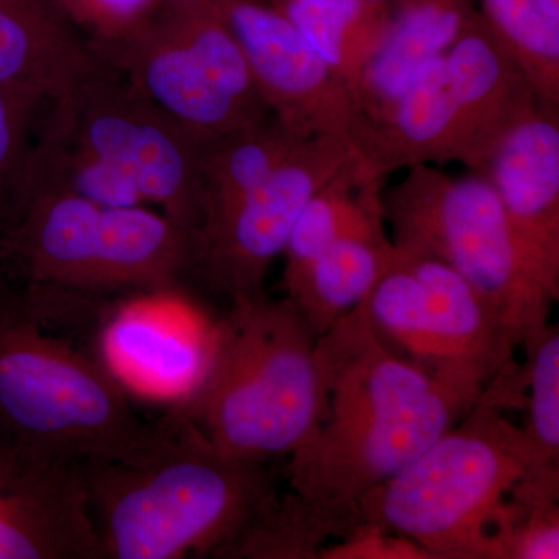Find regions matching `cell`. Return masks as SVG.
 I'll return each mask as SVG.
<instances>
[{
    "instance_id": "1",
    "label": "cell",
    "mask_w": 559,
    "mask_h": 559,
    "mask_svg": "<svg viewBox=\"0 0 559 559\" xmlns=\"http://www.w3.org/2000/svg\"><path fill=\"white\" fill-rule=\"evenodd\" d=\"M326 409L289 454V495L318 544L358 524L360 502L436 443L473 403L390 349L364 304L316 340ZM319 555V554H318Z\"/></svg>"
},
{
    "instance_id": "2",
    "label": "cell",
    "mask_w": 559,
    "mask_h": 559,
    "mask_svg": "<svg viewBox=\"0 0 559 559\" xmlns=\"http://www.w3.org/2000/svg\"><path fill=\"white\" fill-rule=\"evenodd\" d=\"M110 300L0 280V426L70 462L139 465L171 436L170 412L146 421L102 358Z\"/></svg>"
},
{
    "instance_id": "3",
    "label": "cell",
    "mask_w": 559,
    "mask_h": 559,
    "mask_svg": "<svg viewBox=\"0 0 559 559\" xmlns=\"http://www.w3.org/2000/svg\"><path fill=\"white\" fill-rule=\"evenodd\" d=\"M139 465L83 463L102 559L238 558L278 513L264 468L216 451L187 419Z\"/></svg>"
},
{
    "instance_id": "4",
    "label": "cell",
    "mask_w": 559,
    "mask_h": 559,
    "mask_svg": "<svg viewBox=\"0 0 559 559\" xmlns=\"http://www.w3.org/2000/svg\"><path fill=\"white\" fill-rule=\"evenodd\" d=\"M204 140L103 66L47 103L25 189L117 207L154 204L193 234L202 218Z\"/></svg>"
},
{
    "instance_id": "5",
    "label": "cell",
    "mask_w": 559,
    "mask_h": 559,
    "mask_svg": "<svg viewBox=\"0 0 559 559\" xmlns=\"http://www.w3.org/2000/svg\"><path fill=\"white\" fill-rule=\"evenodd\" d=\"M524 403L522 370L496 378L457 425L362 499L358 524L406 536L433 559H495L514 488L559 466L544 462L525 429L506 417Z\"/></svg>"
},
{
    "instance_id": "6",
    "label": "cell",
    "mask_w": 559,
    "mask_h": 559,
    "mask_svg": "<svg viewBox=\"0 0 559 559\" xmlns=\"http://www.w3.org/2000/svg\"><path fill=\"white\" fill-rule=\"evenodd\" d=\"M316 340L286 297L230 301L213 319L200 382L171 411L227 457L266 463L293 454L325 415Z\"/></svg>"
},
{
    "instance_id": "7",
    "label": "cell",
    "mask_w": 559,
    "mask_h": 559,
    "mask_svg": "<svg viewBox=\"0 0 559 559\" xmlns=\"http://www.w3.org/2000/svg\"><path fill=\"white\" fill-rule=\"evenodd\" d=\"M538 108L520 62L477 10L450 49L382 116L356 120L348 142L381 178L441 162L476 173Z\"/></svg>"
},
{
    "instance_id": "8",
    "label": "cell",
    "mask_w": 559,
    "mask_h": 559,
    "mask_svg": "<svg viewBox=\"0 0 559 559\" xmlns=\"http://www.w3.org/2000/svg\"><path fill=\"white\" fill-rule=\"evenodd\" d=\"M190 231L160 212L28 187L0 230V266L14 282L98 299L189 290Z\"/></svg>"
},
{
    "instance_id": "9",
    "label": "cell",
    "mask_w": 559,
    "mask_h": 559,
    "mask_svg": "<svg viewBox=\"0 0 559 559\" xmlns=\"http://www.w3.org/2000/svg\"><path fill=\"white\" fill-rule=\"evenodd\" d=\"M395 248L448 264L480 297L514 348L549 325L555 286L514 234L498 193L484 176L451 178L415 165L382 194Z\"/></svg>"
},
{
    "instance_id": "10",
    "label": "cell",
    "mask_w": 559,
    "mask_h": 559,
    "mask_svg": "<svg viewBox=\"0 0 559 559\" xmlns=\"http://www.w3.org/2000/svg\"><path fill=\"white\" fill-rule=\"evenodd\" d=\"M92 51L198 138L245 130L272 116L212 0H160L128 38Z\"/></svg>"
},
{
    "instance_id": "11",
    "label": "cell",
    "mask_w": 559,
    "mask_h": 559,
    "mask_svg": "<svg viewBox=\"0 0 559 559\" xmlns=\"http://www.w3.org/2000/svg\"><path fill=\"white\" fill-rule=\"evenodd\" d=\"M395 249L364 300L371 325L390 349L476 403L496 378L516 369V348L462 275Z\"/></svg>"
},
{
    "instance_id": "12",
    "label": "cell",
    "mask_w": 559,
    "mask_h": 559,
    "mask_svg": "<svg viewBox=\"0 0 559 559\" xmlns=\"http://www.w3.org/2000/svg\"><path fill=\"white\" fill-rule=\"evenodd\" d=\"M352 153L347 139H308L259 187L205 213L190 235L186 289L193 286L229 304L266 293L267 271L301 210Z\"/></svg>"
},
{
    "instance_id": "13",
    "label": "cell",
    "mask_w": 559,
    "mask_h": 559,
    "mask_svg": "<svg viewBox=\"0 0 559 559\" xmlns=\"http://www.w3.org/2000/svg\"><path fill=\"white\" fill-rule=\"evenodd\" d=\"M234 33L272 116L301 139H347L355 94L266 0H212Z\"/></svg>"
},
{
    "instance_id": "14",
    "label": "cell",
    "mask_w": 559,
    "mask_h": 559,
    "mask_svg": "<svg viewBox=\"0 0 559 559\" xmlns=\"http://www.w3.org/2000/svg\"><path fill=\"white\" fill-rule=\"evenodd\" d=\"M0 559H102L83 463L0 426Z\"/></svg>"
},
{
    "instance_id": "15",
    "label": "cell",
    "mask_w": 559,
    "mask_h": 559,
    "mask_svg": "<svg viewBox=\"0 0 559 559\" xmlns=\"http://www.w3.org/2000/svg\"><path fill=\"white\" fill-rule=\"evenodd\" d=\"M193 311L186 290L110 301L98 334L102 358L128 390L179 403L209 359L213 320L191 318Z\"/></svg>"
},
{
    "instance_id": "16",
    "label": "cell",
    "mask_w": 559,
    "mask_h": 559,
    "mask_svg": "<svg viewBox=\"0 0 559 559\" xmlns=\"http://www.w3.org/2000/svg\"><path fill=\"white\" fill-rule=\"evenodd\" d=\"M476 173L498 193L528 255L559 286V109L539 106Z\"/></svg>"
},
{
    "instance_id": "17",
    "label": "cell",
    "mask_w": 559,
    "mask_h": 559,
    "mask_svg": "<svg viewBox=\"0 0 559 559\" xmlns=\"http://www.w3.org/2000/svg\"><path fill=\"white\" fill-rule=\"evenodd\" d=\"M103 66L53 0H0V90L51 100Z\"/></svg>"
},
{
    "instance_id": "18",
    "label": "cell",
    "mask_w": 559,
    "mask_h": 559,
    "mask_svg": "<svg viewBox=\"0 0 559 559\" xmlns=\"http://www.w3.org/2000/svg\"><path fill=\"white\" fill-rule=\"evenodd\" d=\"M390 9L388 33L356 86L358 119L382 116L477 13L474 0H395Z\"/></svg>"
},
{
    "instance_id": "19",
    "label": "cell",
    "mask_w": 559,
    "mask_h": 559,
    "mask_svg": "<svg viewBox=\"0 0 559 559\" xmlns=\"http://www.w3.org/2000/svg\"><path fill=\"white\" fill-rule=\"evenodd\" d=\"M382 179L353 151L301 210L283 249V272L304 266L336 241L390 240L382 205Z\"/></svg>"
},
{
    "instance_id": "20",
    "label": "cell",
    "mask_w": 559,
    "mask_h": 559,
    "mask_svg": "<svg viewBox=\"0 0 559 559\" xmlns=\"http://www.w3.org/2000/svg\"><path fill=\"white\" fill-rule=\"evenodd\" d=\"M392 240H342L283 272L286 299L316 337L358 308L395 259Z\"/></svg>"
},
{
    "instance_id": "21",
    "label": "cell",
    "mask_w": 559,
    "mask_h": 559,
    "mask_svg": "<svg viewBox=\"0 0 559 559\" xmlns=\"http://www.w3.org/2000/svg\"><path fill=\"white\" fill-rule=\"evenodd\" d=\"M356 94L360 73L388 33L392 9L370 0H266ZM356 98V97H355Z\"/></svg>"
},
{
    "instance_id": "22",
    "label": "cell",
    "mask_w": 559,
    "mask_h": 559,
    "mask_svg": "<svg viewBox=\"0 0 559 559\" xmlns=\"http://www.w3.org/2000/svg\"><path fill=\"white\" fill-rule=\"evenodd\" d=\"M307 140L294 134L275 116L245 130L205 139L202 216L259 187Z\"/></svg>"
},
{
    "instance_id": "23",
    "label": "cell",
    "mask_w": 559,
    "mask_h": 559,
    "mask_svg": "<svg viewBox=\"0 0 559 559\" xmlns=\"http://www.w3.org/2000/svg\"><path fill=\"white\" fill-rule=\"evenodd\" d=\"M520 62L539 106L559 109V27L535 0H474Z\"/></svg>"
},
{
    "instance_id": "24",
    "label": "cell",
    "mask_w": 559,
    "mask_h": 559,
    "mask_svg": "<svg viewBox=\"0 0 559 559\" xmlns=\"http://www.w3.org/2000/svg\"><path fill=\"white\" fill-rule=\"evenodd\" d=\"M558 498L559 466L525 477L509 500L496 559H558Z\"/></svg>"
},
{
    "instance_id": "25",
    "label": "cell",
    "mask_w": 559,
    "mask_h": 559,
    "mask_svg": "<svg viewBox=\"0 0 559 559\" xmlns=\"http://www.w3.org/2000/svg\"><path fill=\"white\" fill-rule=\"evenodd\" d=\"M525 404L530 441L540 459L559 465V330L550 323L527 347Z\"/></svg>"
},
{
    "instance_id": "26",
    "label": "cell",
    "mask_w": 559,
    "mask_h": 559,
    "mask_svg": "<svg viewBox=\"0 0 559 559\" xmlns=\"http://www.w3.org/2000/svg\"><path fill=\"white\" fill-rule=\"evenodd\" d=\"M44 98L0 90V230L24 194Z\"/></svg>"
},
{
    "instance_id": "27",
    "label": "cell",
    "mask_w": 559,
    "mask_h": 559,
    "mask_svg": "<svg viewBox=\"0 0 559 559\" xmlns=\"http://www.w3.org/2000/svg\"><path fill=\"white\" fill-rule=\"evenodd\" d=\"M91 49L128 38L145 24L160 0H53Z\"/></svg>"
},
{
    "instance_id": "28",
    "label": "cell",
    "mask_w": 559,
    "mask_h": 559,
    "mask_svg": "<svg viewBox=\"0 0 559 559\" xmlns=\"http://www.w3.org/2000/svg\"><path fill=\"white\" fill-rule=\"evenodd\" d=\"M341 543L323 546L322 559H433L428 550L406 536L396 535L374 524L356 525Z\"/></svg>"
},
{
    "instance_id": "29",
    "label": "cell",
    "mask_w": 559,
    "mask_h": 559,
    "mask_svg": "<svg viewBox=\"0 0 559 559\" xmlns=\"http://www.w3.org/2000/svg\"><path fill=\"white\" fill-rule=\"evenodd\" d=\"M544 16L559 27V0H535Z\"/></svg>"
},
{
    "instance_id": "30",
    "label": "cell",
    "mask_w": 559,
    "mask_h": 559,
    "mask_svg": "<svg viewBox=\"0 0 559 559\" xmlns=\"http://www.w3.org/2000/svg\"><path fill=\"white\" fill-rule=\"evenodd\" d=\"M370 2H377V3H388V5H392L395 0H370Z\"/></svg>"
},
{
    "instance_id": "31",
    "label": "cell",
    "mask_w": 559,
    "mask_h": 559,
    "mask_svg": "<svg viewBox=\"0 0 559 559\" xmlns=\"http://www.w3.org/2000/svg\"><path fill=\"white\" fill-rule=\"evenodd\" d=\"M3 275H5V272H3L2 266H0V280H2Z\"/></svg>"
}]
</instances>
